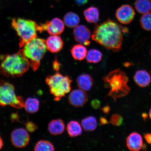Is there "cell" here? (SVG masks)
<instances>
[{
	"label": "cell",
	"mask_w": 151,
	"mask_h": 151,
	"mask_svg": "<svg viewBox=\"0 0 151 151\" xmlns=\"http://www.w3.org/2000/svg\"><path fill=\"white\" fill-rule=\"evenodd\" d=\"M100 123L101 125H105V124H109L108 121L104 117H101L100 119Z\"/></svg>",
	"instance_id": "cell-35"
},
{
	"label": "cell",
	"mask_w": 151,
	"mask_h": 151,
	"mask_svg": "<svg viewBox=\"0 0 151 151\" xmlns=\"http://www.w3.org/2000/svg\"><path fill=\"white\" fill-rule=\"evenodd\" d=\"M126 145L130 150L139 151L142 148L143 145L142 137L140 134L137 132H133L127 137Z\"/></svg>",
	"instance_id": "cell-13"
},
{
	"label": "cell",
	"mask_w": 151,
	"mask_h": 151,
	"mask_svg": "<svg viewBox=\"0 0 151 151\" xmlns=\"http://www.w3.org/2000/svg\"><path fill=\"white\" fill-rule=\"evenodd\" d=\"M61 64L58 61L57 59L55 58L54 61L53 62L52 67L54 70L58 72L59 71L61 68Z\"/></svg>",
	"instance_id": "cell-30"
},
{
	"label": "cell",
	"mask_w": 151,
	"mask_h": 151,
	"mask_svg": "<svg viewBox=\"0 0 151 151\" xmlns=\"http://www.w3.org/2000/svg\"><path fill=\"white\" fill-rule=\"evenodd\" d=\"M11 119L12 120H18V115L17 114H12L11 116Z\"/></svg>",
	"instance_id": "cell-36"
},
{
	"label": "cell",
	"mask_w": 151,
	"mask_h": 151,
	"mask_svg": "<svg viewBox=\"0 0 151 151\" xmlns=\"http://www.w3.org/2000/svg\"><path fill=\"white\" fill-rule=\"evenodd\" d=\"M44 31H46L50 35H58L65 29L64 22L58 18H54L50 21H47L43 24Z\"/></svg>",
	"instance_id": "cell-12"
},
{
	"label": "cell",
	"mask_w": 151,
	"mask_h": 151,
	"mask_svg": "<svg viewBox=\"0 0 151 151\" xmlns=\"http://www.w3.org/2000/svg\"><path fill=\"white\" fill-rule=\"evenodd\" d=\"M46 43L47 50L52 53L60 51L64 45L61 38L58 35H51L47 39Z\"/></svg>",
	"instance_id": "cell-14"
},
{
	"label": "cell",
	"mask_w": 151,
	"mask_h": 151,
	"mask_svg": "<svg viewBox=\"0 0 151 151\" xmlns=\"http://www.w3.org/2000/svg\"><path fill=\"white\" fill-rule=\"evenodd\" d=\"M3 146V141L2 140V139L1 138V137H0V150L2 148V147Z\"/></svg>",
	"instance_id": "cell-37"
},
{
	"label": "cell",
	"mask_w": 151,
	"mask_h": 151,
	"mask_svg": "<svg viewBox=\"0 0 151 151\" xmlns=\"http://www.w3.org/2000/svg\"><path fill=\"white\" fill-rule=\"evenodd\" d=\"M26 130L29 132H33L37 129V126L35 123L31 121H28L25 124Z\"/></svg>",
	"instance_id": "cell-29"
},
{
	"label": "cell",
	"mask_w": 151,
	"mask_h": 151,
	"mask_svg": "<svg viewBox=\"0 0 151 151\" xmlns=\"http://www.w3.org/2000/svg\"><path fill=\"white\" fill-rule=\"evenodd\" d=\"M55 148L52 143L46 140L39 141L35 145L34 150L35 151H53Z\"/></svg>",
	"instance_id": "cell-26"
},
{
	"label": "cell",
	"mask_w": 151,
	"mask_h": 151,
	"mask_svg": "<svg viewBox=\"0 0 151 151\" xmlns=\"http://www.w3.org/2000/svg\"><path fill=\"white\" fill-rule=\"evenodd\" d=\"M144 137L147 142L151 144V134L147 133L144 135Z\"/></svg>",
	"instance_id": "cell-32"
},
{
	"label": "cell",
	"mask_w": 151,
	"mask_h": 151,
	"mask_svg": "<svg viewBox=\"0 0 151 151\" xmlns=\"http://www.w3.org/2000/svg\"><path fill=\"white\" fill-rule=\"evenodd\" d=\"M77 86L80 89L88 91L93 86L94 80L89 75L83 74L79 76L77 78Z\"/></svg>",
	"instance_id": "cell-16"
},
{
	"label": "cell",
	"mask_w": 151,
	"mask_h": 151,
	"mask_svg": "<svg viewBox=\"0 0 151 151\" xmlns=\"http://www.w3.org/2000/svg\"><path fill=\"white\" fill-rule=\"evenodd\" d=\"M135 7L138 12L145 14L151 10V0H137L135 3Z\"/></svg>",
	"instance_id": "cell-22"
},
{
	"label": "cell",
	"mask_w": 151,
	"mask_h": 151,
	"mask_svg": "<svg viewBox=\"0 0 151 151\" xmlns=\"http://www.w3.org/2000/svg\"><path fill=\"white\" fill-rule=\"evenodd\" d=\"M64 23L67 27L73 28L76 27L80 22V18L78 15L71 12L66 14L63 18Z\"/></svg>",
	"instance_id": "cell-21"
},
{
	"label": "cell",
	"mask_w": 151,
	"mask_h": 151,
	"mask_svg": "<svg viewBox=\"0 0 151 151\" xmlns=\"http://www.w3.org/2000/svg\"><path fill=\"white\" fill-rule=\"evenodd\" d=\"M81 124L83 128L86 132L93 131L97 126V120L93 116H88L83 119Z\"/></svg>",
	"instance_id": "cell-23"
},
{
	"label": "cell",
	"mask_w": 151,
	"mask_h": 151,
	"mask_svg": "<svg viewBox=\"0 0 151 151\" xmlns=\"http://www.w3.org/2000/svg\"><path fill=\"white\" fill-rule=\"evenodd\" d=\"M101 110L103 111L104 113L107 114H108L109 112V111L110 110V108L109 106L107 105L101 108Z\"/></svg>",
	"instance_id": "cell-34"
},
{
	"label": "cell",
	"mask_w": 151,
	"mask_h": 151,
	"mask_svg": "<svg viewBox=\"0 0 151 151\" xmlns=\"http://www.w3.org/2000/svg\"><path fill=\"white\" fill-rule=\"evenodd\" d=\"M123 121V119L120 115L115 114L111 116L110 122L113 125L119 126L122 125Z\"/></svg>",
	"instance_id": "cell-28"
},
{
	"label": "cell",
	"mask_w": 151,
	"mask_h": 151,
	"mask_svg": "<svg viewBox=\"0 0 151 151\" xmlns=\"http://www.w3.org/2000/svg\"><path fill=\"white\" fill-rule=\"evenodd\" d=\"M150 53H151V52H150Z\"/></svg>",
	"instance_id": "cell-40"
},
{
	"label": "cell",
	"mask_w": 151,
	"mask_h": 151,
	"mask_svg": "<svg viewBox=\"0 0 151 151\" xmlns=\"http://www.w3.org/2000/svg\"><path fill=\"white\" fill-rule=\"evenodd\" d=\"M71 52L75 60L81 61L86 58L88 52L86 47L81 44L73 46L71 49Z\"/></svg>",
	"instance_id": "cell-19"
},
{
	"label": "cell",
	"mask_w": 151,
	"mask_h": 151,
	"mask_svg": "<svg viewBox=\"0 0 151 151\" xmlns=\"http://www.w3.org/2000/svg\"><path fill=\"white\" fill-rule=\"evenodd\" d=\"M67 130L70 137H71L79 136L82 134V129L79 122L72 120L68 123Z\"/></svg>",
	"instance_id": "cell-20"
},
{
	"label": "cell",
	"mask_w": 151,
	"mask_h": 151,
	"mask_svg": "<svg viewBox=\"0 0 151 151\" xmlns=\"http://www.w3.org/2000/svg\"><path fill=\"white\" fill-rule=\"evenodd\" d=\"M40 101L35 98H28L24 103V106L25 110L28 112L34 113L38 111Z\"/></svg>",
	"instance_id": "cell-24"
},
{
	"label": "cell",
	"mask_w": 151,
	"mask_h": 151,
	"mask_svg": "<svg viewBox=\"0 0 151 151\" xmlns=\"http://www.w3.org/2000/svg\"><path fill=\"white\" fill-rule=\"evenodd\" d=\"M135 14L133 7L129 5H124L117 9L116 16L119 22L126 24L131 23L134 18Z\"/></svg>",
	"instance_id": "cell-9"
},
{
	"label": "cell",
	"mask_w": 151,
	"mask_h": 151,
	"mask_svg": "<svg viewBox=\"0 0 151 151\" xmlns=\"http://www.w3.org/2000/svg\"><path fill=\"white\" fill-rule=\"evenodd\" d=\"M11 139L14 147L18 148H22L29 144L30 136L27 130L23 128H19L12 132Z\"/></svg>",
	"instance_id": "cell-8"
},
{
	"label": "cell",
	"mask_w": 151,
	"mask_h": 151,
	"mask_svg": "<svg viewBox=\"0 0 151 151\" xmlns=\"http://www.w3.org/2000/svg\"><path fill=\"white\" fill-rule=\"evenodd\" d=\"M65 127L63 120L61 119H56L52 120L49 124L48 131L52 135H60L65 131Z\"/></svg>",
	"instance_id": "cell-17"
},
{
	"label": "cell",
	"mask_w": 151,
	"mask_h": 151,
	"mask_svg": "<svg viewBox=\"0 0 151 151\" xmlns=\"http://www.w3.org/2000/svg\"><path fill=\"white\" fill-rule=\"evenodd\" d=\"M73 36L77 42L87 46L90 44L91 32L86 26L82 24L75 27L73 29Z\"/></svg>",
	"instance_id": "cell-10"
},
{
	"label": "cell",
	"mask_w": 151,
	"mask_h": 151,
	"mask_svg": "<svg viewBox=\"0 0 151 151\" xmlns=\"http://www.w3.org/2000/svg\"><path fill=\"white\" fill-rule=\"evenodd\" d=\"M22 98L17 96L14 87L12 84L4 81H0V105L1 106H10L20 109L24 106Z\"/></svg>",
	"instance_id": "cell-7"
},
{
	"label": "cell",
	"mask_w": 151,
	"mask_h": 151,
	"mask_svg": "<svg viewBox=\"0 0 151 151\" xmlns=\"http://www.w3.org/2000/svg\"><path fill=\"white\" fill-rule=\"evenodd\" d=\"M84 15L86 20L89 23L96 24L99 22V11L97 7H88L84 10Z\"/></svg>",
	"instance_id": "cell-18"
},
{
	"label": "cell",
	"mask_w": 151,
	"mask_h": 151,
	"mask_svg": "<svg viewBox=\"0 0 151 151\" xmlns=\"http://www.w3.org/2000/svg\"><path fill=\"white\" fill-rule=\"evenodd\" d=\"M140 24L143 29L151 31V12L143 14L140 20Z\"/></svg>",
	"instance_id": "cell-27"
},
{
	"label": "cell",
	"mask_w": 151,
	"mask_h": 151,
	"mask_svg": "<svg viewBox=\"0 0 151 151\" xmlns=\"http://www.w3.org/2000/svg\"><path fill=\"white\" fill-rule=\"evenodd\" d=\"M104 85L109 88L106 97H111L116 101L117 99L127 95L130 91L128 85V78L126 73L120 69H115L104 77Z\"/></svg>",
	"instance_id": "cell-3"
},
{
	"label": "cell",
	"mask_w": 151,
	"mask_h": 151,
	"mask_svg": "<svg viewBox=\"0 0 151 151\" xmlns=\"http://www.w3.org/2000/svg\"><path fill=\"white\" fill-rule=\"evenodd\" d=\"M68 101L73 106L79 107L83 106L88 100L87 94L81 89L72 91L68 96Z\"/></svg>",
	"instance_id": "cell-11"
},
{
	"label": "cell",
	"mask_w": 151,
	"mask_h": 151,
	"mask_svg": "<svg viewBox=\"0 0 151 151\" xmlns=\"http://www.w3.org/2000/svg\"><path fill=\"white\" fill-rule=\"evenodd\" d=\"M91 105L93 109H97L99 108L101 106V102L98 99H94L92 101Z\"/></svg>",
	"instance_id": "cell-31"
},
{
	"label": "cell",
	"mask_w": 151,
	"mask_h": 151,
	"mask_svg": "<svg viewBox=\"0 0 151 151\" xmlns=\"http://www.w3.org/2000/svg\"><path fill=\"white\" fill-rule=\"evenodd\" d=\"M134 79L136 84L141 87H145L148 86L151 82V77L150 73L143 70L137 71Z\"/></svg>",
	"instance_id": "cell-15"
},
{
	"label": "cell",
	"mask_w": 151,
	"mask_h": 151,
	"mask_svg": "<svg viewBox=\"0 0 151 151\" xmlns=\"http://www.w3.org/2000/svg\"><path fill=\"white\" fill-rule=\"evenodd\" d=\"M0 73L7 77L21 76L28 70L30 62L24 55L23 50L12 55L2 56Z\"/></svg>",
	"instance_id": "cell-2"
},
{
	"label": "cell",
	"mask_w": 151,
	"mask_h": 151,
	"mask_svg": "<svg viewBox=\"0 0 151 151\" xmlns=\"http://www.w3.org/2000/svg\"><path fill=\"white\" fill-rule=\"evenodd\" d=\"M142 116L143 118H147V114H146V113H144V114H142Z\"/></svg>",
	"instance_id": "cell-38"
},
{
	"label": "cell",
	"mask_w": 151,
	"mask_h": 151,
	"mask_svg": "<svg viewBox=\"0 0 151 151\" xmlns=\"http://www.w3.org/2000/svg\"><path fill=\"white\" fill-rule=\"evenodd\" d=\"M12 25L20 38L19 46L22 48L30 40L37 37V31H43L42 25L34 21L17 18L13 19Z\"/></svg>",
	"instance_id": "cell-4"
},
{
	"label": "cell",
	"mask_w": 151,
	"mask_h": 151,
	"mask_svg": "<svg viewBox=\"0 0 151 151\" xmlns=\"http://www.w3.org/2000/svg\"><path fill=\"white\" fill-rule=\"evenodd\" d=\"M72 81L69 76L63 75L58 72L48 76L46 79L50 93L53 96L56 101H60L70 91Z\"/></svg>",
	"instance_id": "cell-6"
},
{
	"label": "cell",
	"mask_w": 151,
	"mask_h": 151,
	"mask_svg": "<svg viewBox=\"0 0 151 151\" xmlns=\"http://www.w3.org/2000/svg\"><path fill=\"white\" fill-rule=\"evenodd\" d=\"M149 116H150V118L151 119V109H150V113H149Z\"/></svg>",
	"instance_id": "cell-39"
},
{
	"label": "cell",
	"mask_w": 151,
	"mask_h": 151,
	"mask_svg": "<svg viewBox=\"0 0 151 151\" xmlns=\"http://www.w3.org/2000/svg\"><path fill=\"white\" fill-rule=\"evenodd\" d=\"M102 56V54L99 50L92 49L87 52L86 58L88 63H96L101 61Z\"/></svg>",
	"instance_id": "cell-25"
},
{
	"label": "cell",
	"mask_w": 151,
	"mask_h": 151,
	"mask_svg": "<svg viewBox=\"0 0 151 151\" xmlns=\"http://www.w3.org/2000/svg\"><path fill=\"white\" fill-rule=\"evenodd\" d=\"M91 38L107 50L117 52L122 48L123 39L121 28L116 22L110 19L96 26Z\"/></svg>",
	"instance_id": "cell-1"
},
{
	"label": "cell",
	"mask_w": 151,
	"mask_h": 151,
	"mask_svg": "<svg viewBox=\"0 0 151 151\" xmlns=\"http://www.w3.org/2000/svg\"><path fill=\"white\" fill-rule=\"evenodd\" d=\"M75 2L78 6H82L87 3L88 0H75Z\"/></svg>",
	"instance_id": "cell-33"
},
{
	"label": "cell",
	"mask_w": 151,
	"mask_h": 151,
	"mask_svg": "<svg viewBox=\"0 0 151 151\" xmlns=\"http://www.w3.org/2000/svg\"><path fill=\"white\" fill-rule=\"evenodd\" d=\"M23 50L34 71L37 70L47 50L46 40L36 37L23 46Z\"/></svg>",
	"instance_id": "cell-5"
}]
</instances>
